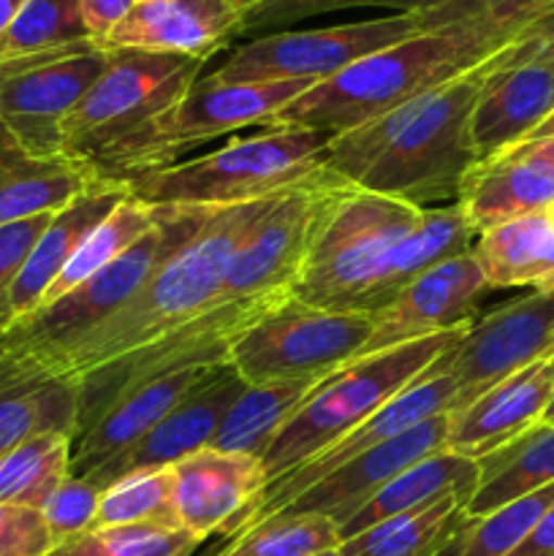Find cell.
<instances>
[{
  "label": "cell",
  "mask_w": 554,
  "mask_h": 556,
  "mask_svg": "<svg viewBox=\"0 0 554 556\" xmlns=\"http://www.w3.org/2000/svg\"><path fill=\"white\" fill-rule=\"evenodd\" d=\"M478 481H481V467L476 459H465V456H456L445 448L438 451V454L416 462L405 472L391 478L356 516H351L340 527V543L380 525V521L438 503L449 494L470 500L478 489Z\"/></svg>",
  "instance_id": "f1b7e54d"
},
{
  "label": "cell",
  "mask_w": 554,
  "mask_h": 556,
  "mask_svg": "<svg viewBox=\"0 0 554 556\" xmlns=\"http://www.w3.org/2000/svg\"><path fill=\"white\" fill-rule=\"evenodd\" d=\"M52 215H36L27 217V220L0 226V331H3L5 293H9L11 282L16 280V275H20V269L25 266L27 255L33 253V248H36V242L41 239V233L47 231Z\"/></svg>",
  "instance_id": "f6af8a7d"
},
{
  "label": "cell",
  "mask_w": 554,
  "mask_h": 556,
  "mask_svg": "<svg viewBox=\"0 0 554 556\" xmlns=\"http://www.w3.org/2000/svg\"><path fill=\"white\" fill-rule=\"evenodd\" d=\"M492 58L378 119L331 136L326 172L351 188L413 206L454 199L478 163L470 117Z\"/></svg>",
  "instance_id": "6da1fadb"
},
{
  "label": "cell",
  "mask_w": 554,
  "mask_h": 556,
  "mask_svg": "<svg viewBox=\"0 0 554 556\" xmlns=\"http://www.w3.org/2000/svg\"><path fill=\"white\" fill-rule=\"evenodd\" d=\"M454 396H456L454 380H451V375L443 372V369L438 367V362H435L432 367L416 380V383H411L402 394H396L394 400L386 402V405L380 407L375 416H369L362 427L348 432L345 438L331 443L329 448L315 454L313 459H307L304 465L293 467L291 472H286V476H280L277 481H272L269 486H266L264 497H261L259 505L250 510V516L239 525L237 532L248 530V527L259 525V521L264 519H272V516H277L280 510H286L299 494L307 492L310 486L324 481L326 476L340 470V467L348 465L351 459L362 456L364 451L375 448V445L407 432V429L427 421V418L440 416V413H449ZM237 532H234V535H237Z\"/></svg>",
  "instance_id": "9a60e30c"
},
{
  "label": "cell",
  "mask_w": 554,
  "mask_h": 556,
  "mask_svg": "<svg viewBox=\"0 0 554 556\" xmlns=\"http://www.w3.org/2000/svg\"><path fill=\"white\" fill-rule=\"evenodd\" d=\"M215 206H161L158 223L117 261L76 286L58 302L38 307L20 324L0 331V378L9 389L38 383L33 369L54 353L65 351L112 318L158 264L177 244L193 237Z\"/></svg>",
  "instance_id": "8992f818"
},
{
  "label": "cell",
  "mask_w": 554,
  "mask_h": 556,
  "mask_svg": "<svg viewBox=\"0 0 554 556\" xmlns=\"http://www.w3.org/2000/svg\"><path fill=\"white\" fill-rule=\"evenodd\" d=\"M494 54L470 117L478 161L527 141L554 114V65H498Z\"/></svg>",
  "instance_id": "cb8c5ba5"
},
{
  "label": "cell",
  "mask_w": 554,
  "mask_h": 556,
  "mask_svg": "<svg viewBox=\"0 0 554 556\" xmlns=\"http://www.w3.org/2000/svg\"><path fill=\"white\" fill-rule=\"evenodd\" d=\"M125 525H161L179 530L177 514H174L172 467L155 472H139V476L123 478V481L103 489L96 527Z\"/></svg>",
  "instance_id": "ab89813d"
},
{
  "label": "cell",
  "mask_w": 554,
  "mask_h": 556,
  "mask_svg": "<svg viewBox=\"0 0 554 556\" xmlns=\"http://www.w3.org/2000/svg\"><path fill=\"white\" fill-rule=\"evenodd\" d=\"M228 3H231L234 9H239V11H242V14H244V11L253 9V5L261 3V0H228Z\"/></svg>",
  "instance_id": "f5cc1de1"
},
{
  "label": "cell",
  "mask_w": 554,
  "mask_h": 556,
  "mask_svg": "<svg viewBox=\"0 0 554 556\" xmlns=\"http://www.w3.org/2000/svg\"><path fill=\"white\" fill-rule=\"evenodd\" d=\"M546 375L552 378V383H554V353L546 358Z\"/></svg>",
  "instance_id": "11a10c76"
},
{
  "label": "cell",
  "mask_w": 554,
  "mask_h": 556,
  "mask_svg": "<svg viewBox=\"0 0 554 556\" xmlns=\"http://www.w3.org/2000/svg\"><path fill=\"white\" fill-rule=\"evenodd\" d=\"M136 0H79L81 22L87 27V36L103 47L114 27L134 11Z\"/></svg>",
  "instance_id": "7dc6e473"
},
{
  "label": "cell",
  "mask_w": 554,
  "mask_h": 556,
  "mask_svg": "<svg viewBox=\"0 0 554 556\" xmlns=\"http://www.w3.org/2000/svg\"><path fill=\"white\" fill-rule=\"evenodd\" d=\"M340 546V530L318 514H277L228 538L215 556H315Z\"/></svg>",
  "instance_id": "8d00e7d4"
},
{
  "label": "cell",
  "mask_w": 554,
  "mask_h": 556,
  "mask_svg": "<svg viewBox=\"0 0 554 556\" xmlns=\"http://www.w3.org/2000/svg\"><path fill=\"white\" fill-rule=\"evenodd\" d=\"M98 177L65 155H38L0 123V226L52 215L85 193Z\"/></svg>",
  "instance_id": "484cf974"
},
{
  "label": "cell",
  "mask_w": 554,
  "mask_h": 556,
  "mask_svg": "<svg viewBox=\"0 0 554 556\" xmlns=\"http://www.w3.org/2000/svg\"><path fill=\"white\" fill-rule=\"evenodd\" d=\"M242 27L228 0H144L112 30L103 49H144L210 60Z\"/></svg>",
  "instance_id": "44dd1931"
},
{
  "label": "cell",
  "mask_w": 554,
  "mask_h": 556,
  "mask_svg": "<svg viewBox=\"0 0 554 556\" xmlns=\"http://www.w3.org/2000/svg\"><path fill=\"white\" fill-rule=\"evenodd\" d=\"M554 353V288L503 304L473 320L467 334L438 358L451 375L456 396L449 413L470 405L478 394L508 375L543 362Z\"/></svg>",
  "instance_id": "5bb4252c"
},
{
  "label": "cell",
  "mask_w": 554,
  "mask_h": 556,
  "mask_svg": "<svg viewBox=\"0 0 554 556\" xmlns=\"http://www.w3.org/2000/svg\"><path fill=\"white\" fill-rule=\"evenodd\" d=\"M552 505L554 483L541 492L514 500L492 514L467 519V525L462 527L456 541L445 548L443 556H508Z\"/></svg>",
  "instance_id": "74e56055"
},
{
  "label": "cell",
  "mask_w": 554,
  "mask_h": 556,
  "mask_svg": "<svg viewBox=\"0 0 554 556\" xmlns=\"http://www.w3.org/2000/svg\"><path fill=\"white\" fill-rule=\"evenodd\" d=\"M511 36L478 20L421 30L356 60L272 114L264 128L345 134L487 63Z\"/></svg>",
  "instance_id": "3957f363"
},
{
  "label": "cell",
  "mask_w": 554,
  "mask_h": 556,
  "mask_svg": "<svg viewBox=\"0 0 554 556\" xmlns=\"http://www.w3.org/2000/svg\"><path fill=\"white\" fill-rule=\"evenodd\" d=\"M272 201L215 206L199 231L177 244L112 318L38 364L33 378L79 383L206 313L221 293L234 250Z\"/></svg>",
  "instance_id": "7a4b0ae2"
},
{
  "label": "cell",
  "mask_w": 554,
  "mask_h": 556,
  "mask_svg": "<svg viewBox=\"0 0 554 556\" xmlns=\"http://www.w3.org/2000/svg\"><path fill=\"white\" fill-rule=\"evenodd\" d=\"M79 383L38 380L0 391V456L47 432L74 438L79 427Z\"/></svg>",
  "instance_id": "836d02e7"
},
{
  "label": "cell",
  "mask_w": 554,
  "mask_h": 556,
  "mask_svg": "<svg viewBox=\"0 0 554 556\" xmlns=\"http://www.w3.org/2000/svg\"><path fill=\"white\" fill-rule=\"evenodd\" d=\"M481 481L467 500V519H478L554 483V427L538 424L508 445L478 459Z\"/></svg>",
  "instance_id": "f546056e"
},
{
  "label": "cell",
  "mask_w": 554,
  "mask_h": 556,
  "mask_svg": "<svg viewBox=\"0 0 554 556\" xmlns=\"http://www.w3.org/2000/svg\"><path fill=\"white\" fill-rule=\"evenodd\" d=\"M549 212H552V217H554V204H552V206H549Z\"/></svg>",
  "instance_id": "6f0895ef"
},
{
  "label": "cell",
  "mask_w": 554,
  "mask_h": 556,
  "mask_svg": "<svg viewBox=\"0 0 554 556\" xmlns=\"http://www.w3.org/2000/svg\"><path fill=\"white\" fill-rule=\"evenodd\" d=\"M215 367L161 375L112 402L71 443V478H87L147 438Z\"/></svg>",
  "instance_id": "7402d4cb"
},
{
  "label": "cell",
  "mask_w": 554,
  "mask_h": 556,
  "mask_svg": "<svg viewBox=\"0 0 554 556\" xmlns=\"http://www.w3.org/2000/svg\"><path fill=\"white\" fill-rule=\"evenodd\" d=\"M172 472L177 527L199 541L215 532L231 538L269 486L259 456L215 448L196 451Z\"/></svg>",
  "instance_id": "ac0fdd59"
},
{
  "label": "cell",
  "mask_w": 554,
  "mask_h": 556,
  "mask_svg": "<svg viewBox=\"0 0 554 556\" xmlns=\"http://www.w3.org/2000/svg\"><path fill=\"white\" fill-rule=\"evenodd\" d=\"M313 85L318 81H215L210 76L196 79L182 101L168 109L158 123V172L177 163L185 150H193L215 136L250 125H266L272 114L280 112Z\"/></svg>",
  "instance_id": "2e32d148"
},
{
  "label": "cell",
  "mask_w": 554,
  "mask_h": 556,
  "mask_svg": "<svg viewBox=\"0 0 554 556\" xmlns=\"http://www.w3.org/2000/svg\"><path fill=\"white\" fill-rule=\"evenodd\" d=\"M456 204L478 237L500 223L549 210L554 204V174L503 150L467 172Z\"/></svg>",
  "instance_id": "4316f807"
},
{
  "label": "cell",
  "mask_w": 554,
  "mask_h": 556,
  "mask_svg": "<svg viewBox=\"0 0 554 556\" xmlns=\"http://www.w3.org/2000/svg\"><path fill=\"white\" fill-rule=\"evenodd\" d=\"M136 3H144V0H136Z\"/></svg>",
  "instance_id": "680465c9"
},
{
  "label": "cell",
  "mask_w": 554,
  "mask_h": 556,
  "mask_svg": "<svg viewBox=\"0 0 554 556\" xmlns=\"http://www.w3.org/2000/svg\"><path fill=\"white\" fill-rule=\"evenodd\" d=\"M315 556H340V554H337V548H331V552H324V554H315Z\"/></svg>",
  "instance_id": "9f6ffc18"
},
{
  "label": "cell",
  "mask_w": 554,
  "mask_h": 556,
  "mask_svg": "<svg viewBox=\"0 0 554 556\" xmlns=\"http://www.w3.org/2000/svg\"><path fill=\"white\" fill-rule=\"evenodd\" d=\"M429 30L424 14H389L315 30H277L234 49L215 81H324L356 60Z\"/></svg>",
  "instance_id": "8fae6325"
},
{
  "label": "cell",
  "mask_w": 554,
  "mask_h": 556,
  "mask_svg": "<svg viewBox=\"0 0 554 556\" xmlns=\"http://www.w3.org/2000/svg\"><path fill=\"white\" fill-rule=\"evenodd\" d=\"M445 438H449V413H440V416L427 418L407 432L364 451L362 456L299 494L280 514H318L335 521L340 530L391 478L405 472L416 462L443 451Z\"/></svg>",
  "instance_id": "ffe728a7"
},
{
  "label": "cell",
  "mask_w": 554,
  "mask_h": 556,
  "mask_svg": "<svg viewBox=\"0 0 554 556\" xmlns=\"http://www.w3.org/2000/svg\"><path fill=\"white\" fill-rule=\"evenodd\" d=\"M552 134H554V114H552V117H549V119H546V123H543V125H541V128H538V130H536V134H532V136H530V139H538V136H552Z\"/></svg>",
  "instance_id": "816d5d0a"
},
{
  "label": "cell",
  "mask_w": 554,
  "mask_h": 556,
  "mask_svg": "<svg viewBox=\"0 0 554 556\" xmlns=\"http://www.w3.org/2000/svg\"><path fill=\"white\" fill-rule=\"evenodd\" d=\"M130 190L119 182H106L98 179L96 185L76 195L68 206L54 212L49 220L47 231L36 242L33 253L27 255L25 266L20 269L16 280L11 282L9 293H5V307H3V331L20 324L30 313H36L41 304L43 293L52 288L58 280L60 271L76 253L81 239L128 195Z\"/></svg>",
  "instance_id": "d4e9b609"
},
{
  "label": "cell",
  "mask_w": 554,
  "mask_h": 556,
  "mask_svg": "<svg viewBox=\"0 0 554 556\" xmlns=\"http://www.w3.org/2000/svg\"><path fill=\"white\" fill-rule=\"evenodd\" d=\"M508 556H554V505Z\"/></svg>",
  "instance_id": "c3c4849f"
},
{
  "label": "cell",
  "mask_w": 554,
  "mask_h": 556,
  "mask_svg": "<svg viewBox=\"0 0 554 556\" xmlns=\"http://www.w3.org/2000/svg\"><path fill=\"white\" fill-rule=\"evenodd\" d=\"M109 63L98 43L0 63V123L38 155H63V123Z\"/></svg>",
  "instance_id": "4fadbf2b"
},
{
  "label": "cell",
  "mask_w": 554,
  "mask_h": 556,
  "mask_svg": "<svg viewBox=\"0 0 554 556\" xmlns=\"http://www.w3.org/2000/svg\"><path fill=\"white\" fill-rule=\"evenodd\" d=\"M508 150L514 152V155L527 157V161L538 163V166H543L546 172L554 174V134L538 136V139H527L521 141V144L508 147Z\"/></svg>",
  "instance_id": "681fc988"
},
{
  "label": "cell",
  "mask_w": 554,
  "mask_h": 556,
  "mask_svg": "<svg viewBox=\"0 0 554 556\" xmlns=\"http://www.w3.org/2000/svg\"><path fill=\"white\" fill-rule=\"evenodd\" d=\"M90 41L81 22L79 0H27L9 30L0 36V63L60 52Z\"/></svg>",
  "instance_id": "d590c367"
},
{
  "label": "cell",
  "mask_w": 554,
  "mask_h": 556,
  "mask_svg": "<svg viewBox=\"0 0 554 556\" xmlns=\"http://www.w3.org/2000/svg\"><path fill=\"white\" fill-rule=\"evenodd\" d=\"M375 329V313L324 309L288 299L250 326L228 353L244 386L324 380L351 364Z\"/></svg>",
  "instance_id": "9c48e42d"
},
{
  "label": "cell",
  "mask_w": 554,
  "mask_h": 556,
  "mask_svg": "<svg viewBox=\"0 0 554 556\" xmlns=\"http://www.w3.org/2000/svg\"><path fill=\"white\" fill-rule=\"evenodd\" d=\"M242 391L244 380L239 378L237 369L228 362L217 364L141 443H136L128 454L117 456L101 470L87 476L85 481H90L92 486L103 492L123 478L166 470V467L188 459L196 451L210 448L223 418Z\"/></svg>",
  "instance_id": "d6986e66"
},
{
  "label": "cell",
  "mask_w": 554,
  "mask_h": 556,
  "mask_svg": "<svg viewBox=\"0 0 554 556\" xmlns=\"http://www.w3.org/2000/svg\"><path fill=\"white\" fill-rule=\"evenodd\" d=\"M424 210L345 185L320 220L293 299L324 309L378 313L405 288L402 248Z\"/></svg>",
  "instance_id": "5b68a950"
},
{
  "label": "cell",
  "mask_w": 554,
  "mask_h": 556,
  "mask_svg": "<svg viewBox=\"0 0 554 556\" xmlns=\"http://www.w3.org/2000/svg\"><path fill=\"white\" fill-rule=\"evenodd\" d=\"M291 296H266V299H244V302H228V299H215L206 313L199 318L188 320L185 326L174 329L163 340L152 342L144 351L123 358L106 369L87 375L79 380V427L76 434L85 432L117 396L136 386L147 383L161 375L179 372V369H199L217 367L228 362L234 342L264 320L266 315L275 313L280 304ZM74 434V438H76Z\"/></svg>",
  "instance_id": "30bf717a"
},
{
  "label": "cell",
  "mask_w": 554,
  "mask_h": 556,
  "mask_svg": "<svg viewBox=\"0 0 554 556\" xmlns=\"http://www.w3.org/2000/svg\"><path fill=\"white\" fill-rule=\"evenodd\" d=\"M552 396L554 383L546 375V358L508 375L467 407L449 413L445 451L476 462L494 454L527 429L538 427Z\"/></svg>",
  "instance_id": "603a6c76"
},
{
  "label": "cell",
  "mask_w": 554,
  "mask_h": 556,
  "mask_svg": "<svg viewBox=\"0 0 554 556\" xmlns=\"http://www.w3.org/2000/svg\"><path fill=\"white\" fill-rule=\"evenodd\" d=\"M470 326L369 353L326 375L313 394L299 405V410L282 424L266 454L261 456L269 483L362 427L386 402L402 394L438 358H443Z\"/></svg>",
  "instance_id": "ba28073f"
},
{
  "label": "cell",
  "mask_w": 554,
  "mask_h": 556,
  "mask_svg": "<svg viewBox=\"0 0 554 556\" xmlns=\"http://www.w3.org/2000/svg\"><path fill=\"white\" fill-rule=\"evenodd\" d=\"M498 65L549 63L554 65V9L527 22L498 54Z\"/></svg>",
  "instance_id": "bcb514c9"
},
{
  "label": "cell",
  "mask_w": 554,
  "mask_h": 556,
  "mask_svg": "<svg viewBox=\"0 0 554 556\" xmlns=\"http://www.w3.org/2000/svg\"><path fill=\"white\" fill-rule=\"evenodd\" d=\"M52 548L41 510L0 503V556H47Z\"/></svg>",
  "instance_id": "ee69618b"
},
{
  "label": "cell",
  "mask_w": 554,
  "mask_h": 556,
  "mask_svg": "<svg viewBox=\"0 0 554 556\" xmlns=\"http://www.w3.org/2000/svg\"><path fill=\"white\" fill-rule=\"evenodd\" d=\"M470 255L489 291L492 288H554V217L549 210L530 212L478 233Z\"/></svg>",
  "instance_id": "83f0119b"
},
{
  "label": "cell",
  "mask_w": 554,
  "mask_h": 556,
  "mask_svg": "<svg viewBox=\"0 0 554 556\" xmlns=\"http://www.w3.org/2000/svg\"><path fill=\"white\" fill-rule=\"evenodd\" d=\"M98 503H101V489H96L85 478H65L49 494L47 503L41 505L43 521H47L49 532H52L54 546L92 530L96 527Z\"/></svg>",
  "instance_id": "7bdbcfd3"
},
{
  "label": "cell",
  "mask_w": 554,
  "mask_h": 556,
  "mask_svg": "<svg viewBox=\"0 0 554 556\" xmlns=\"http://www.w3.org/2000/svg\"><path fill=\"white\" fill-rule=\"evenodd\" d=\"M27 0H0V36L11 27V22L16 20V14L22 11Z\"/></svg>",
  "instance_id": "f907efd6"
},
{
  "label": "cell",
  "mask_w": 554,
  "mask_h": 556,
  "mask_svg": "<svg viewBox=\"0 0 554 556\" xmlns=\"http://www.w3.org/2000/svg\"><path fill=\"white\" fill-rule=\"evenodd\" d=\"M541 424H552V427H554V396H552V402H549V407H546V413H543V418H541Z\"/></svg>",
  "instance_id": "db71d44e"
},
{
  "label": "cell",
  "mask_w": 554,
  "mask_h": 556,
  "mask_svg": "<svg viewBox=\"0 0 554 556\" xmlns=\"http://www.w3.org/2000/svg\"><path fill=\"white\" fill-rule=\"evenodd\" d=\"M459 494L386 519L337 546L340 556H443L467 525Z\"/></svg>",
  "instance_id": "4dcf8cb0"
},
{
  "label": "cell",
  "mask_w": 554,
  "mask_h": 556,
  "mask_svg": "<svg viewBox=\"0 0 554 556\" xmlns=\"http://www.w3.org/2000/svg\"><path fill=\"white\" fill-rule=\"evenodd\" d=\"M71 434L47 432L0 456V503L41 510L71 476Z\"/></svg>",
  "instance_id": "e575fe53"
},
{
  "label": "cell",
  "mask_w": 554,
  "mask_h": 556,
  "mask_svg": "<svg viewBox=\"0 0 554 556\" xmlns=\"http://www.w3.org/2000/svg\"><path fill=\"white\" fill-rule=\"evenodd\" d=\"M451 0H261L253 9L242 14L239 36L259 30H280L291 22L307 20V16L331 14L342 9H394L396 14H418V11H432Z\"/></svg>",
  "instance_id": "60d3db41"
},
{
  "label": "cell",
  "mask_w": 554,
  "mask_h": 556,
  "mask_svg": "<svg viewBox=\"0 0 554 556\" xmlns=\"http://www.w3.org/2000/svg\"><path fill=\"white\" fill-rule=\"evenodd\" d=\"M320 380H286V383L244 386L242 394L223 418L210 448L228 454L264 456L282 424L299 410Z\"/></svg>",
  "instance_id": "1f68e13d"
},
{
  "label": "cell",
  "mask_w": 554,
  "mask_h": 556,
  "mask_svg": "<svg viewBox=\"0 0 554 556\" xmlns=\"http://www.w3.org/2000/svg\"><path fill=\"white\" fill-rule=\"evenodd\" d=\"M329 139L318 130L264 128L136 179L128 190L158 206H231L277 199L304 185L335 179L326 172Z\"/></svg>",
  "instance_id": "52a82bcc"
},
{
  "label": "cell",
  "mask_w": 554,
  "mask_h": 556,
  "mask_svg": "<svg viewBox=\"0 0 554 556\" xmlns=\"http://www.w3.org/2000/svg\"><path fill=\"white\" fill-rule=\"evenodd\" d=\"M204 541L161 525L96 527L58 543L47 556H190Z\"/></svg>",
  "instance_id": "f35d334b"
},
{
  "label": "cell",
  "mask_w": 554,
  "mask_h": 556,
  "mask_svg": "<svg viewBox=\"0 0 554 556\" xmlns=\"http://www.w3.org/2000/svg\"><path fill=\"white\" fill-rule=\"evenodd\" d=\"M552 9L554 0H451V3L440 5V9L421 11V14L429 30L449 25V22L478 20L514 38L527 22H532L536 16L546 14Z\"/></svg>",
  "instance_id": "b9f144b4"
},
{
  "label": "cell",
  "mask_w": 554,
  "mask_h": 556,
  "mask_svg": "<svg viewBox=\"0 0 554 556\" xmlns=\"http://www.w3.org/2000/svg\"><path fill=\"white\" fill-rule=\"evenodd\" d=\"M487 291V280L470 253L432 266L375 313L373 334L356 358L470 326L476 320L478 299Z\"/></svg>",
  "instance_id": "e0dca14e"
},
{
  "label": "cell",
  "mask_w": 554,
  "mask_h": 556,
  "mask_svg": "<svg viewBox=\"0 0 554 556\" xmlns=\"http://www.w3.org/2000/svg\"><path fill=\"white\" fill-rule=\"evenodd\" d=\"M342 188L345 182L324 179L272 201L234 250L217 299L293 296L310 244Z\"/></svg>",
  "instance_id": "7c38bea8"
},
{
  "label": "cell",
  "mask_w": 554,
  "mask_h": 556,
  "mask_svg": "<svg viewBox=\"0 0 554 556\" xmlns=\"http://www.w3.org/2000/svg\"><path fill=\"white\" fill-rule=\"evenodd\" d=\"M204 60L109 49V63L63 123V155L98 179L134 185L158 172L155 128L196 85Z\"/></svg>",
  "instance_id": "277c9868"
},
{
  "label": "cell",
  "mask_w": 554,
  "mask_h": 556,
  "mask_svg": "<svg viewBox=\"0 0 554 556\" xmlns=\"http://www.w3.org/2000/svg\"><path fill=\"white\" fill-rule=\"evenodd\" d=\"M161 215V206L147 204L139 195L128 193L76 248V253L71 255V261L65 264V269L60 271L58 280L52 282L47 293H43L41 304L38 307H47V304L58 302L60 296H65L68 291H74L76 286H81L85 280H90L92 275L109 266L112 261H117L125 250L134 248L147 231L158 223Z\"/></svg>",
  "instance_id": "d6a6232c"
}]
</instances>
